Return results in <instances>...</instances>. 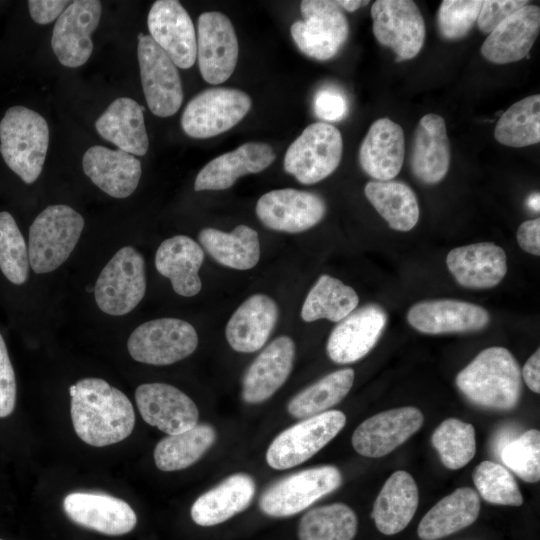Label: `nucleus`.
I'll return each instance as SVG.
<instances>
[{
    "label": "nucleus",
    "instance_id": "4",
    "mask_svg": "<svg viewBox=\"0 0 540 540\" xmlns=\"http://www.w3.org/2000/svg\"><path fill=\"white\" fill-rule=\"evenodd\" d=\"M84 224L83 217L70 206L45 208L29 229L28 257L32 270L43 274L62 265L74 250Z\"/></svg>",
    "mask_w": 540,
    "mask_h": 540
},
{
    "label": "nucleus",
    "instance_id": "37",
    "mask_svg": "<svg viewBox=\"0 0 540 540\" xmlns=\"http://www.w3.org/2000/svg\"><path fill=\"white\" fill-rule=\"evenodd\" d=\"M365 195L389 227L409 231L418 222L419 206L416 194L405 183L398 181H370Z\"/></svg>",
    "mask_w": 540,
    "mask_h": 540
},
{
    "label": "nucleus",
    "instance_id": "13",
    "mask_svg": "<svg viewBox=\"0 0 540 540\" xmlns=\"http://www.w3.org/2000/svg\"><path fill=\"white\" fill-rule=\"evenodd\" d=\"M373 33L391 48L397 61L414 58L425 40V23L417 4L410 0H378L371 7Z\"/></svg>",
    "mask_w": 540,
    "mask_h": 540
},
{
    "label": "nucleus",
    "instance_id": "22",
    "mask_svg": "<svg viewBox=\"0 0 540 540\" xmlns=\"http://www.w3.org/2000/svg\"><path fill=\"white\" fill-rule=\"evenodd\" d=\"M407 320L426 334L477 331L485 328L490 316L479 305L453 299L421 301L408 311Z\"/></svg>",
    "mask_w": 540,
    "mask_h": 540
},
{
    "label": "nucleus",
    "instance_id": "7",
    "mask_svg": "<svg viewBox=\"0 0 540 540\" xmlns=\"http://www.w3.org/2000/svg\"><path fill=\"white\" fill-rule=\"evenodd\" d=\"M342 474L332 465L293 473L268 487L259 499L261 511L271 517L295 515L339 488Z\"/></svg>",
    "mask_w": 540,
    "mask_h": 540
},
{
    "label": "nucleus",
    "instance_id": "8",
    "mask_svg": "<svg viewBox=\"0 0 540 540\" xmlns=\"http://www.w3.org/2000/svg\"><path fill=\"white\" fill-rule=\"evenodd\" d=\"M346 416L328 410L308 417L282 431L269 445L266 461L277 470L297 466L321 450L345 426Z\"/></svg>",
    "mask_w": 540,
    "mask_h": 540
},
{
    "label": "nucleus",
    "instance_id": "25",
    "mask_svg": "<svg viewBox=\"0 0 540 540\" xmlns=\"http://www.w3.org/2000/svg\"><path fill=\"white\" fill-rule=\"evenodd\" d=\"M275 158L272 147L266 143H244L208 162L196 176L194 190L228 189L238 178L265 170Z\"/></svg>",
    "mask_w": 540,
    "mask_h": 540
},
{
    "label": "nucleus",
    "instance_id": "28",
    "mask_svg": "<svg viewBox=\"0 0 540 540\" xmlns=\"http://www.w3.org/2000/svg\"><path fill=\"white\" fill-rule=\"evenodd\" d=\"M404 158L402 127L389 118L374 121L359 149L363 171L377 181H390L400 172Z\"/></svg>",
    "mask_w": 540,
    "mask_h": 540
},
{
    "label": "nucleus",
    "instance_id": "11",
    "mask_svg": "<svg viewBox=\"0 0 540 540\" xmlns=\"http://www.w3.org/2000/svg\"><path fill=\"white\" fill-rule=\"evenodd\" d=\"M300 10L304 20L290 29L297 47L316 60L334 57L349 34L348 20L336 1L304 0Z\"/></svg>",
    "mask_w": 540,
    "mask_h": 540
},
{
    "label": "nucleus",
    "instance_id": "50",
    "mask_svg": "<svg viewBox=\"0 0 540 540\" xmlns=\"http://www.w3.org/2000/svg\"><path fill=\"white\" fill-rule=\"evenodd\" d=\"M315 114L326 121H340L348 111L344 94L333 88H324L317 92L314 99Z\"/></svg>",
    "mask_w": 540,
    "mask_h": 540
},
{
    "label": "nucleus",
    "instance_id": "46",
    "mask_svg": "<svg viewBox=\"0 0 540 540\" xmlns=\"http://www.w3.org/2000/svg\"><path fill=\"white\" fill-rule=\"evenodd\" d=\"M503 463L522 480L536 483L540 479V432L525 431L506 444L500 453Z\"/></svg>",
    "mask_w": 540,
    "mask_h": 540
},
{
    "label": "nucleus",
    "instance_id": "45",
    "mask_svg": "<svg viewBox=\"0 0 540 540\" xmlns=\"http://www.w3.org/2000/svg\"><path fill=\"white\" fill-rule=\"evenodd\" d=\"M480 496L494 505L520 506L523 497L512 474L502 465L483 461L472 474Z\"/></svg>",
    "mask_w": 540,
    "mask_h": 540
},
{
    "label": "nucleus",
    "instance_id": "55",
    "mask_svg": "<svg viewBox=\"0 0 540 540\" xmlns=\"http://www.w3.org/2000/svg\"><path fill=\"white\" fill-rule=\"evenodd\" d=\"M539 193H533L532 195H530L528 198H527V206L535 211V212H539Z\"/></svg>",
    "mask_w": 540,
    "mask_h": 540
},
{
    "label": "nucleus",
    "instance_id": "5",
    "mask_svg": "<svg viewBox=\"0 0 540 540\" xmlns=\"http://www.w3.org/2000/svg\"><path fill=\"white\" fill-rule=\"evenodd\" d=\"M342 153L340 131L331 124L316 122L307 126L288 147L284 169L302 184H315L337 169Z\"/></svg>",
    "mask_w": 540,
    "mask_h": 540
},
{
    "label": "nucleus",
    "instance_id": "20",
    "mask_svg": "<svg viewBox=\"0 0 540 540\" xmlns=\"http://www.w3.org/2000/svg\"><path fill=\"white\" fill-rule=\"evenodd\" d=\"M135 400L144 421L168 435L187 431L198 424L196 404L172 385L142 384L135 391Z\"/></svg>",
    "mask_w": 540,
    "mask_h": 540
},
{
    "label": "nucleus",
    "instance_id": "27",
    "mask_svg": "<svg viewBox=\"0 0 540 540\" xmlns=\"http://www.w3.org/2000/svg\"><path fill=\"white\" fill-rule=\"evenodd\" d=\"M84 173L103 192L114 198L130 196L141 177V162L120 149L92 146L83 155Z\"/></svg>",
    "mask_w": 540,
    "mask_h": 540
},
{
    "label": "nucleus",
    "instance_id": "30",
    "mask_svg": "<svg viewBox=\"0 0 540 540\" xmlns=\"http://www.w3.org/2000/svg\"><path fill=\"white\" fill-rule=\"evenodd\" d=\"M204 261L202 247L192 238L176 235L164 240L155 254L157 271L183 296L197 295L202 288L199 270Z\"/></svg>",
    "mask_w": 540,
    "mask_h": 540
},
{
    "label": "nucleus",
    "instance_id": "16",
    "mask_svg": "<svg viewBox=\"0 0 540 540\" xmlns=\"http://www.w3.org/2000/svg\"><path fill=\"white\" fill-rule=\"evenodd\" d=\"M101 17V2L72 1L62 12L53 28L51 46L59 62L77 68L87 62L93 51L91 34Z\"/></svg>",
    "mask_w": 540,
    "mask_h": 540
},
{
    "label": "nucleus",
    "instance_id": "18",
    "mask_svg": "<svg viewBox=\"0 0 540 540\" xmlns=\"http://www.w3.org/2000/svg\"><path fill=\"white\" fill-rule=\"evenodd\" d=\"M150 37L176 67L187 69L197 57L196 32L188 12L179 1L158 0L147 18Z\"/></svg>",
    "mask_w": 540,
    "mask_h": 540
},
{
    "label": "nucleus",
    "instance_id": "6",
    "mask_svg": "<svg viewBox=\"0 0 540 540\" xmlns=\"http://www.w3.org/2000/svg\"><path fill=\"white\" fill-rule=\"evenodd\" d=\"M146 292L145 261L132 246L118 250L99 274L94 296L106 314L121 316L131 312Z\"/></svg>",
    "mask_w": 540,
    "mask_h": 540
},
{
    "label": "nucleus",
    "instance_id": "15",
    "mask_svg": "<svg viewBox=\"0 0 540 540\" xmlns=\"http://www.w3.org/2000/svg\"><path fill=\"white\" fill-rule=\"evenodd\" d=\"M255 212L261 223L269 229L300 233L323 219L326 204L315 193L284 188L263 194L257 201Z\"/></svg>",
    "mask_w": 540,
    "mask_h": 540
},
{
    "label": "nucleus",
    "instance_id": "26",
    "mask_svg": "<svg viewBox=\"0 0 540 540\" xmlns=\"http://www.w3.org/2000/svg\"><path fill=\"white\" fill-rule=\"evenodd\" d=\"M446 264L455 280L469 289L492 288L507 272L505 251L492 242L456 247L448 253Z\"/></svg>",
    "mask_w": 540,
    "mask_h": 540
},
{
    "label": "nucleus",
    "instance_id": "53",
    "mask_svg": "<svg viewBox=\"0 0 540 540\" xmlns=\"http://www.w3.org/2000/svg\"><path fill=\"white\" fill-rule=\"evenodd\" d=\"M521 376L529 389L540 393V350L537 349L523 366Z\"/></svg>",
    "mask_w": 540,
    "mask_h": 540
},
{
    "label": "nucleus",
    "instance_id": "14",
    "mask_svg": "<svg viewBox=\"0 0 540 540\" xmlns=\"http://www.w3.org/2000/svg\"><path fill=\"white\" fill-rule=\"evenodd\" d=\"M197 57L200 73L210 84L225 82L234 72L239 55L238 39L231 20L217 11L198 18Z\"/></svg>",
    "mask_w": 540,
    "mask_h": 540
},
{
    "label": "nucleus",
    "instance_id": "44",
    "mask_svg": "<svg viewBox=\"0 0 540 540\" xmlns=\"http://www.w3.org/2000/svg\"><path fill=\"white\" fill-rule=\"evenodd\" d=\"M29 257L25 239L16 221L0 212V270L13 284L21 285L29 275Z\"/></svg>",
    "mask_w": 540,
    "mask_h": 540
},
{
    "label": "nucleus",
    "instance_id": "42",
    "mask_svg": "<svg viewBox=\"0 0 540 540\" xmlns=\"http://www.w3.org/2000/svg\"><path fill=\"white\" fill-rule=\"evenodd\" d=\"M358 527L355 512L334 503L306 512L298 526L299 540H353Z\"/></svg>",
    "mask_w": 540,
    "mask_h": 540
},
{
    "label": "nucleus",
    "instance_id": "47",
    "mask_svg": "<svg viewBox=\"0 0 540 540\" xmlns=\"http://www.w3.org/2000/svg\"><path fill=\"white\" fill-rule=\"evenodd\" d=\"M482 1L444 0L438 11V28L445 39L458 40L477 22Z\"/></svg>",
    "mask_w": 540,
    "mask_h": 540
},
{
    "label": "nucleus",
    "instance_id": "34",
    "mask_svg": "<svg viewBox=\"0 0 540 540\" xmlns=\"http://www.w3.org/2000/svg\"><path fill=\"white\" fill-rule=\"evenodd\" d=\"M105 140L132 155L143 156L149 148L143 107L127 97L115 99L95 122Z\"/></svg>",
    "mask_w": 540,
    "mask_h": 540
},
{
    "label": "nucleus",
    "instance_id": "36",
    "mask_svg": "<svg viewBox=\"0 0 540 540\" xmlns=\"http://www.w3.org/2000/svg\"><path fill=\"white\" fill-rule=\"evenodd\" d=\"M198 238L206 252L225 267L249 270L260 259L259 236L249 226L238 225L230 233L204 228Z\"/></svg>",
    "mask_w": 540,
    "mask_h": 540
},
{
    "label": "nucleus",
    "instance_id": "23",
    "mask_svg": "<svg viewBox=\"0 0 540 540\" xmlns=\"http://www.w3.org/2000/svg\"><path fill=\"white\" fill-rule=\"evenodd\" d=\"M295 358V343L289 336L275 338L255 358L242 380V399L258 404L269 399L288 379Z\"/></svg>",
    "mask_w": 540,
    "mask_h": 540
},
{
    "label": "nucleus",
    "instance_id": "41",
    "mask_svg": "<svg viewBox=\"0 0 540 540\" xmlns=\"http://www.w3.org/2000/svg\"><path fill=\"white\" fill-rule=\"evenodd\" d=\"M495 139L509 147L520 148L540 141V95L523 98L511 105L499 118Z\"/></svg>",
    "mask_w": 540,
    "mask_h": 540
},
{
    "label": "nucleus",
    "instance_id": "43",
    "mask_svg": "<svg viewBox=\"0 0 540 540\" xmlns=\"http://www.w3.org/2000/svg\"><path fill=\"white\" fill-rule=\"evenodd\" d=\"M431 443L443 465L457 470L467 465L475 455V429L470 423L448 418L434 430Z\"/></svg>",
    "mask_w": 540,
    "mask_h": 540
},
{
    "label": "nucleus",
    "instance_id": "52",
    "mask_svg": "<svg viewBox=\"0 0 540 540\" xmlns=\"http://www.w3.org/2000/svg\"><path fill=\"white\" fill-rule=\"evenodd\" d=\"M517 241L519 246L533 255H540V219L527 220L523 222L517 231Z\"/></svg>",
    "mask_w": 540,
    "mask_h": 540
},
{
    "label": "nucleus",
    "instance_id": "39",
    "mask_svg": "<svg viewBox=\"0 0 540 540\" xmlns=\"http://www.w3.org/2000/svg\"><path fill=\"white\" fill-rule=\"evenodd\" d=\"M216 431L209 424L195 427L161 439L154 449V461L162 471L185 469L198 461L213 445Z\"/></svg>",
    "mask_w": 540,
    "mask_h": 540
},
{
    "label": "nucleus",
    "instance_id": "1",
    "mask_svg": "<svg viewBox=\"0 0 540 540\" xmlns=\"http://www.w3.org/2000/svg\"><path fill=\"white\" fill-rule=\"evenodd\" d=\"M71 419L78 437L94 447L127 438L135 425L128 397L100 378H84L71 385Z\"/></svg>",
    "mask_w": 540,
    "mask_h": 540
},
{
    "label": "nucleus",
    "instance_id": "56",
    "mask_svg": "<svg viewBox=\"0 0 540 540\" xmlns=\"http://www.w3.org/2000/svg\"><path fill=\"white\" fill-rule=\"evenodd\" d=\"M0 540H2V539H0Z\"/></svg>",
    "mask_w": 540,
    "mask_h": 540
},
{
    "label": "nucleus",
    "instance_id": "3",
    "mask_svg": "<svg viewBox=\"0 0 540 540\" xmlns=\"http://www.w3.org/2000/svg\"><path fill=\"white\" fill-rule=\"evenodd\" d=\"M49 145V127L36 111L10 107L0 122V152L7 166L25 183L40 176Z\"/></svg>",
    "mask_w": 540,
    "mask_h": 540
},
{
    "label": "nucleus",
    "instance_id": "35",
    "mask_svg": "<svg viewBox=\"0 0 540 540\" xmlns=\"http://www.w3.org/2000/svg\"><path fill=\"white\" fill-rule=\"evenodd\" d=\"M478 494L461 487L438 501L422 518L417 534L422 540H438L476 521L480 512Z\"/></svg>",
    "mask_w": 540,
    "mask_h": 540
},
{
    "label": "nucleus",
    "instance_id": "54",
    "mask_svg": "<svg viewBox=\"0 0 540 540\" xmlns=\"http://www.w3.org/2000/svg\"><path fill=\"white\" fill-rule=\"evenodd\" d=\"M340 8L345 9L348 12H353L360 7H363L369 3V1H360V0H340L336 1Z\"/></svg>",
    "mask_w": 540,
    "mask_h": 540
},
{
    "label": "nucleus",
    "instance_id": "24",
    "mask_svg": "<svg viewBox=\"0 0 540 540\" xmlns=\"http://www.w3.org/2000/svg\"><path fill=\"white\" fill-rule=\"evenodd\" d=\"M539 31L540 9L527 4L488 34L480 52L494 64L517 62L527 56Z\"/></svg>",
    "mask_w": 540,
    "mask_h": 540
},
{
    "label": "nucleus",
    "instance_id": "9",
    "mask_svg": "<svg viewBox=\"0 0 540 540\" xmlns=\"http://www.w3.org/2000/svg\"><path fill=\"white\" fill-rule=\"evenodd\" d=\"M198 335L188 322L178 318H159L139 325L129 336L127 348L138 362L169 365L191 355Z\"/></svg>",
    "mask_w": 540,
    "mask_h": 540
},
{
    "label": "nucleus",
    "instance_id": "51",
    "mask_svg": "<svg viewBox=\"0 0 540 540\" xmlns=\"http://www.w3.org/2000/svg\"><path fill=\"white\" fill-rule=\"evenodd\" d=\"M70 3L61 0H29L28 9L32 19L44 25L58 19Z\"/></svg>",
    "mask_w": 540,
    "mask_h": 540
},
{
    "label": "nucleus",
    "instance_id": "40",
    "mask_svg": "<svg viewBox=\"0 0 540 540\" xmlns=\"http://www.w3.org/2000/svg\"><path fill=\"white\" fill-rule=\"evenodd\" d=\"M354 381L351 368L334 371L296 394L287 410L295 418L305 419L328 411L349 393Z\"/></svg>",
    "mask_w": 540,
    "mask_h": 540
},
{
    "label": "nucleus",
    "instance_id": "17",
    "mask_svg": "<svg viewBox=\"0 0 540 540\" xmlns=\"http://www.w3.org/2000/svg\"><path fill=\"white\" fill-rule=\"evenodd\" d=\"M423 422L422 412L412 406L380 412L355 429L351 439L353 448L365 457L385 456L416 433Z\"/></svg>",
    "mask_w": 540,
    "mask_h": 540
},
{
    "label": "nucleus",
    "instance_id": "49",
    "mask_svg": "<svg viewBox=\"0 0 540 540\" xmlns=\"http://www.w3.org/2000/svg\"><path fill=\"white\" fill-rule=\"evenodd\" d=\"M16 378L5 341L0 333V418L11 415L16 403Z\"/></svg>",
    "mask_w": 540,
    "mask_h": 540
},
{
    "label": "nucleus",
    "instance_id": "2",
    "mask_svg": "<svg viewBox=\"0 0 540 540\" xmlns=\"http://www.w3.org/2000/svg\"><path fill=\"white\" fill-rule=\"evenodd\" d=\"M456 385L473 404L507 411L515 408L520 400L521 370L508 349L489 347L458 373Z\"/></svg>",
    "mask_w": 540,
    "mask_h": 540
},
{
    "label": "nucleus",
    "instance_id": "12",
    "mask_svg": "<svg viewBox=\"0 0 540 540\" xmlns=\"http://www.w3.org/2000/svg\"><path fill=\"white\" fill-rule=\"evenodd\" d=\"M137 54L149 109L159 117L174 115L183 101L182 82L176 65L150 35H138Z\"/></svg>",
    "mask_w": 540,
    "mask_h": 540
},
{
    "label": "nucleus",
    "instance_id": "38",
    "mask_svg": "<svg viewBox=\"0 0 540 540\" xmlns=\"http://www.w3.org/2000/svg\"><path fill=\"white\" fill-rule=\"evenodd\" d=\"M359 303L356 291L330 275H321L308 292L301 309L305 322L327 319L339 322L353 312Z\"/></svg>",
    "mask_w": 540,
    "mask_h": 540
},
{
    "label": "nucleus",
    "instance_id": "29",
    "mask_svg": "<svg viewBox=\"0 0 540 540\" xmlns=\"http://www.w3.org/2000/svg\"><path fill=\"white\" fill-rule=\"evenodd\" d=\"M279 316L276 302L257 293L248 297L227 322L228 344L237 352L252 353L261 349L270 337Z\"/></svg>",
    "mask_w": 540,
    "mask_h": 540
},
{
    "label": "nucleus",
    "instance_id": "31",
    "mask_svg": "<svg viewBox=\"0 0 540 540\" xmlns=\"http://www.w3.org/2000/svg\"><path fill=\"white\" fill-rule=\"evenodd\" d=\"M450 165V144L445 120L434 113L424 115L416 128L412 152L413 174L425 184L439 183Z\"/></svg>",
    "mask_w": 540,
    "mask_h": 540
},
{
    "label": "nucleus",
    "instance_id": "21",
    "mask_svg": "<svg viewBox=\"0 0 540 540\" xmlns=\"http://www.w3.org/2000/svg\"><path fill=\"white\" fill-rule=\"evenodd\" d=\"M63 509L74 523L111 536L126 534L137 523L127 502L102 493H70L63 500Z\"/></svg>",
    "mask_w": 540,
    "mask_h": 540
},
{
    "label": "nucleus",
    "instance_id": "10",
    "mask_svg": "<svg viewBox=\"0 0 540 540\" xmlns=\"http://www.w3.org/2000/svg\"><path fill=\"white\" fill-rule=\"evenodd\" d=\"M249 95L234 88H209L194 96L186 105L181 126L192 138H210L238 124L249 112Z\"/></svg>",
    "mask_w": 540,
    "mask_h": 540
},
{
    "label": "nucleus",
    "instance_id": "19",
    "mask_svg": "<svg viewBox=\"0 0 540 540\" xmlns=\"http://www.w3.org/2000/svg\"><path fill=\"white\" fill-rule=\"evenodd\" d=\"M387 323L385 310L367 304L354 310L333 328L327 341V354L338 364H349L365 357L376 345Z\"/></svg>",
    "mask_w": 540,
    "mask_h": 540
},
{
    "label": "nucleus",
    "instance_id": "33",
    "mask_svg": "<svg viewBox=\"0 0 540 540\" xmlns=\"http://www.w3.org/2000/svg\"><path fill=\"white\" fill-rule=\"evenodd\" d=\"M418 488L406 471L394 472L379 492L371 513L377 529L384 535L404 530L418 507Z\"/></svg>",
    "mask_w": 540,
    "mask_h": 540
},
{
    "label": "nucleus",
    "instance_id": "32",
    "mask_svg": "<svg viewBox=\"0 0 540 540\" xmlns=\"http://www.w3.org/2000/svg\"><path fill=\"white\" fill-rule=\"evenodd\" d=\"M255 491V482L248 474L228 476L196 499L190 512L192 520L205 527L223 523L245 510Z\"/></svg>",
    "mask_w": 540,
    "mask_h": 540
},
{
    "label": "nucleus",
    "instance_id": "48",
    "mask_svg": "<svg viewBox=\"0 0 540 540\" xmlns=\"http://www.w3.org/2000/svg\"><path fill=\"white\" fill-rule=\"evenodd\" d=\"M529 4L526 0H485L477 19L479 29L486 34L492 32L502 21Z\"/></svg>",
    "mask_w": 540,
    "mask_h": 540
}]
</instances>
